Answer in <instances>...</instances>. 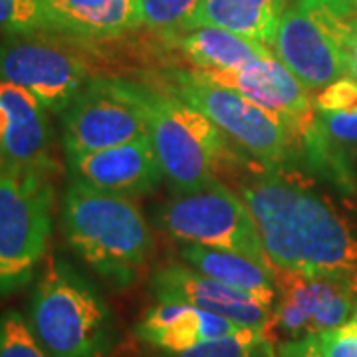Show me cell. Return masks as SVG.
I'll list each match as a JSON object with an SVG mask.
<instances>
[{
    "mask_svg": "<svg viewBox=\"0 0 357 357\" xmlns=\"http://www.w3.org/2000/svg\"><path fill=\"white\" fill-rule=\"evenodd\" d=\"M324 357H357V314L342 326L316 335Z\"/></svg>",
    "mask_w": 357,
    "mask_h": 357,
    "instance_id": "obj_26",
    "label": "cell"
},
{
    "mask_svg": "<svg viewBox=\"0 0 357 357\" xmlns=\"http://www.w3.org/2000/svg\"><path fill=\"white\" fill-rule=\"evenodd\" d=\"M178 255L185 264H189L204 276L252 294L262 302H266L268 306L274 307L276 304V266L260 262L243 252L211 248L201 244H183L178 248Z\"/></svg>",
    "mask_w": 357,
    "mask_h": 357,
    "instance_id": "obj_18",
    "label": "cell"
},
{
    "mask_svg": "<svg viewBox=\"0 0 357 357\" xmlns=\"http://www.w3.org/2000/svg\"><path fill=\"white\" fill-rule=\"evenodd\" d=\"M151 290L157 302H181L230 319L241 328H272L274 307L252 294L208 278L185 262H167L151 276Z\"/></svg>",
    "mask_w": 357,
    "mask_h": 357,
    "instance_id": "obj_13",
    "label": "cell"
},
{
    "mask_svg": "<svg viewBox=\"0 0 357 357\" xmlns=\"http://www.w3.org/2000/svg\"><path fill=\"white\" fill-rule=\"evenodd\" d=\"M0 357H48L28 319L18 312L0 314Z\"/></svg>",
    "mask_w": 357,
    "mask_h": 357,
    "instance_id": "obj_24",
    "label": "cell"
},
{
    "mask_svg": "<svg viewBox=\"0 0 357 357\" xmlns=\"http://www.w3.org/2000/svg\"><path fill=\"white\" fill-rule=\"evenodd\" d=\"M0 167L56 171L50 112L24 88L0 82Z\"/></svg>",
    "mask_w": 357,
    "mask_h": 357,
    "instance_id": "obj_15",
    "label": "cell"
},
{
    "mask_svg": "<svg viewBox=\"0 0 357 357\" xmlns=\"http://www.w3.org/2000/svg\"><path fill=\"white\" fill-rule=\"evenodd\" d=\"M163 89L206 115L234 149L258 165L278 171L304 169V139L284 119L243 93L204 77L197 68L171 70Z\"/></svg>",
    "mask_w": 357,
    "mask_h": 357,
    "instance_id": "obj_5",
    "label": "cell"
},
{
    "mask_svg": "<svg viewBox=\"0 0 357 357\" xmlns=\"http://www.w3.org/2000/svg\"><path fill=\"white\" fill-rule=\"evenodd\" d=\"M84 42L64 32L18 34L0 42V82L30 91L50 114H62L93 77Z\"/></svg>",
    "mask_w": 357,
    "mask_h": 357,
    "instance_id": "obj_8",
    "label": "cell"
},
{
    "mask_svg": "<svg viewBox=\"0 0 357 357\" xmlns=\"http://www.w3.org/2000/svg\"><path fill=\"white\" fill-rule=\"evenodd\" d=\"M28 326L48 357H109L114 351L115 321L107 302L60 256L40 268Z\"/></svg>",
    "mask_w": 357,
    "mask_h": 357,
    "instance_id": "obj_3",
    "label": "cell"
},
{
    "mask_svg": "<svg viewBox=\"0 0 357 357\" xmlns=\"http://www.w3.org/2000/svg\"><path fill=\"white\" fill-rule=\"evenodd\" d=\"M290 2L292 0H201L181 30L215 26L272 46Z\"/></svg>",
    "mask_w": 357,
    "mask_h": 357,
    "instance_id": "obj_20",
    "label": "cell"
},
{
    "mask_svg": "<svg viewBox=\"0 0 357 357\" xmlns=\"http://www.w3.org/2000/svg\"><path fill=\"white\" fill-rule=\"evenodd\" d=\"M0 32L18 36L64 30L42 0H0Z\"/></svg>",
    "mask_w": 357,
    "mask_h": 357,
    "instance_id": "obj_22",
    "label": "cell"
},
{
    "mask_svg": "<svg viewBox=\"0 0 357 357\" xmlns=\"http://www.w3.org/2000/svg\"><path fill=\"white\" fill-rule=\"evenodd\" d=\"M66 155L91 153L149 137L143 84L98 76L60 114Z\"/></svg>",
    "mask_w": 357,
    "mask_h": 357,
    "instance_id": "obj_10",
    "label": "cell"
},
{
    "mask_svg": "<svg viewBox=\"0 0 357 357\" xmlns=\"http://www.w3.org/2000/svg\"><path fill=\"white\" fill-rule=\"evenodd\" d=\"M149 117V141L175 192L206 189L222 171L241 169L238 149L199 109L167 89L143 84Z\"/></svg>",
    "mask_w": 357,
    "mask_h": 357,
    "instance_id": "obj_4",
    "label": "cell"
},
{
    "mask_svg": "<svg viewBox=\"0 0 357 357\" xmlns=\"http://www.w3.org/2000/svg\"><path fill=\"white\" fill-rule=\"evenodd\" d=\"M199 72L278 115L302 139H306L314 126V91H310L274 54L236 70Z\"/></svg>",
    "mask_w": 357,
    "mask_h": 357,
    "instance_id": "obj_14",
    "label": "cell"
},
{
    "mask_svg": "<svg viewBox=\"0 0 357 357\" xmlns=\"http://www.w3.org/2000/svg\"><path fill=\"white\" fill-rule=\"evenodd\" d=\"M54 204L52 171L0 167V298L28 286L44 264Z\"/></svg>",
    "mask_w": 357,
    "mask_h": 357,
    "instance_id": "obj_7",
    "label": "cell"
},
{
    "mask_svg": "<svg viewBox=\"0 0 357 357\" xmlns=\"http://www.w3.org/2000/svg\"><path fill=\"white\" fill-rule=\"evenodd\" d=\"M357 36V6L349 0H292L272 42L274 56L310 91L347 77Z\"/></svg>",
    "mask_w": 357,
    "mask_h": 357,
    "instance_id": "obj_6",
    "label": "cell"
},
{
    "mask_svg": "<svg viewBox=\"0 0 357 357\" xmlns=\"http://www.w3.org/2000/svg\"><path fill=\"white\" fill-rule=\"evenodd\" d=\"M349 2H351V4H354V6H357V0H349Z\"/></svg>",
    "mask_w": 357,
    "mask_h": 357,
    "instance_id": "obj_30",
    "label": "cell"
},
{
    "mask_svg": "<svg viewBox=\"0 0 357 357\" xmlns=\"http://www.w3.org/2000/svg\"><path fill=\"white\" fill-rule=\"evenodd\" d=\"M238 183L276 270L357 276V227L298 169L260 167Z\"/></svg>",
    "mask_w": 357,
    "mask_h": 357,
    "instance_id": "obj_1",
    "label": "cell"
},
{
    "mask_svg": "<svg viewBox=\"0 0 357 357\" xmlns=\"http://www.w3.org/2000/svg\"><path fill=\"white\" fill-rule=\"evenodd\" d=\"M153 218L167 236L181 244L234 250L272 264L248 206L222 181L201 191L175 192L155 208Z\"/></svg>",
    "mask_w": 357,
    "mask_h": 357,
    "instance_id": "obj_9",
    "label": "cell"
},
{
    "mask_svg": "<svg viewBox=\"0 0 357 357\" xmlns=\"http://www.w3.org/2000/svg\"><path fill=\"white\" fill-rule=\"evenodd\" d=\"M199 2L201 0H139L143 24L163 34L178 32L197 10Z\"/></svg>",
    "mask_w": 357,
    "mask_h": 357,
    "instance_id": "obj_25",
    "label": "cell"
},
{
    "mask_svg": "<svg viewBox=\"0 0 357 357\" xmlns=\"http://www.w3.org/2000/svg\"><path fill=\"white\" fill-rule=\"evenodd\" d=\"M278 357H324L319 351L316 335L286 340L278 345Z\"/></svg>",
    "mask_w": 357,
    "mask_h": 357,
    "instance_id": "obj_27",
    "label": "cell"
},
{
    "mask_svg": "<svg viewBox=\"0 0 357 357\" xmlns=\"http://www.w3.org/2000/svg\"><path fill=\"white\" fill-rule=\"evenodd\" d=\"M347 77H354L357 82V36L356 42H354V48H351V58H349V72H347Z\"/></svg>",
    "mask_w": 357,
    "mask_h": 357,
    "instance_id": "obj_29",
    "label": "cell"
},
{
    "mask_svg": "<svg viewBox=\"0 0 357 357\" xmlns=\"http://www.w3.org/2000/svg\"><path fill=\"white\" fill-rule=\"evenodd\" d=\"M246 357H278V349H276L274 342L266 335Z\"/></svg>",
    "mask_w": 357,
    "mask_h": 357,
    "instance_id": "obj_28",
    "label": "cell"
},
{
    "mask_svg": "<svg viewBox=\"0 0 357 357\" xmlns=\"http://www.w3.org/2000/svg\"><path fill=\"white\" fill-rule=\"evenodd\" d=\"M238 330L241 326L230 319L201 307L181 302H157L141 318L135 333L143 344L153 345L165 354H175Z\"/></svg>",
    "mask_w": 357,
    "mask_h": 357,
    "instance_id": "obj_17",
    "label": "cell"
},
{
    "mask_svg": "<svg viewBox=\"0 0 357 357\" xmlns=\"http://www.w3.org/2000/svg\"><path fill=\"white\" fill-rule=\"evenodd\" d=\"M314 126L304 139V169L349 183L347 151L357 147V82L342 77L314 93Z\"/></svg>",
    "mask_w": 357,
    "mask_h": 357,
    "instance_id": "obj_12",
    "label": "cell"
},
{
    "mask_svg": "<svg viewBox=\"0 0 357 357\" xmlns=\"http://www.w3.org/2000/svg\"><path fill=\"white\" fill-rule=\"evenodd\" d=\"M60 215L68 246L112 286H131L153 256V232L133 197L70 181Z\"/></svg>",
    "mask_w": 357,
    "mask_h": 357,
    "instance_id": "obj_2",
    "label": "cell"
},
{
    "mask_svg": "<svg viewBox=\"0 0 357 357\" xmlns=\"http://www.w3.org/2000/svg\"><path fill=\"white\" fill-rule=\"evenodd\" d=\"M266 335L268 332L264 330L241 328L238 332L208 340L185 351L165 354L161 357H246Z\"/></svg>",
    "mask_w": 357,
    "mask_h": 357,
    "instance_id": "obj_23",
    "label": "cell"
},
{
    "mask_svg": "<svg viewBox=\"0 0 357 357\" xmlns=\"http://www.w3.org/2000/svg\"><path fill=\"white\" fill-rule=\"evenodd\" d=\"M272 330L288 340L318 335L357 314V276L276 270Z\"/></svg>",
    "mask_w": 357,
    "mask_h": 357,
    "instance_id": "obj_11",
    "label": "cell"
},
{
    "mask_svg": "<svg viewBox=\"0 0 357 357\" xmlns=\"http://www.w3.org/2000/svg\"><path fill=\"white\" fill-rule=\"evenodd\" d=\"M66 34L109 40L143 26L139 0H42Z\"/></svg>",
    "mask_w": 357,
    "mask_h": 357,
    "instance_id": "obj_19",
    "label": "cell"
},
{
    "mask_svg": "<svg viewBox=\"0 0 357 357\" xmlns=\"http://www.w3.org/2000/svg\"><path fill=\"white\" fill-rule=\"evenodd\" d=\"M70 181L117 195H147L163 181L149 137L91 153L66 155Z\"/></svg>",
    "mask_w": 357,
    "mask_h": 357,
    "instance_id": "obj_16",
    "label": "cell"
},
{
    "mask_svg": "<svg viewBox=\"0 0 357 357\" xmlns=\"http://www.w3.org/2000/svg\"><path fill=\"white\" fill-rule=\"evenodd\" d=\"M165 38L175 40L181 54L199 70H236L274 54L268 44L215 26L169 32Z\"/></svg>",
    "mask_w": 357,
    "mask_h": 357,
    "instance_id": "obj_21",
    "label": "cell"
}]
</instances>
